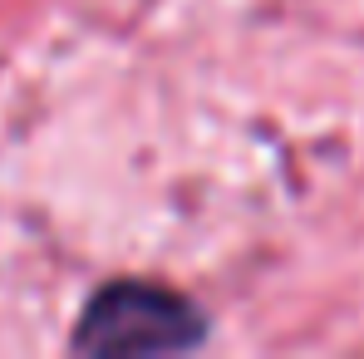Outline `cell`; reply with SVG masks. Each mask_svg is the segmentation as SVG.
<instances>
[{
  "label": "cell",
  "mask_w": 364,
  "mask_h": 359,
  "mask_svg": "<svg viewBox=\"0 0 364 359\" xmlns=\"http://www.w3.org/2000/svg\"><path fill=\"white\" fill-rule=\"evenodd\" d=\"M207 340V315L163 281H109L84 300L74 350L84 355H182Z\"/></svg>",
  "instance_id": "cell-1"
}]
</instances>
